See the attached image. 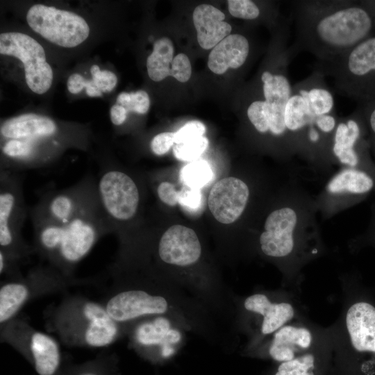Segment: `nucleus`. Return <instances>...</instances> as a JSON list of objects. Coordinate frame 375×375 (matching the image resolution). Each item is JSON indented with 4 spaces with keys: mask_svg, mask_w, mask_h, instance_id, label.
Listing matches in <instances>:
<instances>
[{
    "mask_svg": "<svg viewBox=\"0 0 375 375\" xmlns=\"http://www.w3.org/2000/svg\"><path fill=\"white\" fill-rule=\"evenodd\" d=\"M295 39L290 47L331 62L371 36L375 19L364 1L303 0L291 3Z\"/></svg>",
    "mask_w": 375,
    "mask_h": 375,
    "instance_id": "f257e3e1",
    "label": "nucleus"
},
{
    "mask_svg": "<svg viewBox=\"0 0 375 375\" xmlns=\"http://www.w3.org/2000/svg\"><path fill=\"white\" fill-rule=\"evenodd\" d=\"M33 226L34 252L48 265L70 278H73L76 267L99 240L112 233L98 198L67 223H46Z\"/></svg>",
    "mask_w": 375,
    "mask_h": 375,
    "instance_id": "f03ea898",
    "label": "nucleus"
},
{
    "mask_svg": "<svg viewBox=\"0 0 375 375\" xmlns=\"http://www.w3.org/2000/svg\"><path fill=\"white\" fill-rule=\"evenodd\" d=\"M49 323L70 346L106 347L120 335V324L108 315L103 303L80 296L65 298L52 312Z\"/></svg>",
    "mask_w": 375,
    "mask_h": 375,
    "instance_id": "7ed1b4c3",
    "label": "nucleus"
},
{
    "mask_svg": "<svg viewBox=\"0 0 375 375\" xmlns=\"http://www.w3.org/2000/svg\"><path fill=\"white\" fill-rule=\"evenodd\" d=\"M315 69L332 78L341 95L362 104L374 102L375 34L331 62H317Z\"/></svg>",
    "mask_w": 375,
    "mask_h": 375,
    "instance_id": "20e7f679",
    "label": "nucleus"
},
{
    "mask_svg": "<svg viewBox=\"0 0 375 375\" xmlns=\"http://www.w3.org/2000/svg\"><path fill=\"white\" fill-rule=\"evenodd\" d=\"M23 172L0 169V251L21 262L35 253L22 231L28 210Z\"/></svg>",
    "mask_w": 375,
    "mask_h": 375,
    "instance_id": "39448f33",
    "label": "nucleus"
},
{
    "mask_svg": "<svg viewBox=\"0 0 375 375\" xmlns=\"http://www.w3.org/2000/svg\"><path fill=\"white\" fill-rule=\"evenodd\" d=\"M100 165L96 177L98 201L112 232L120 233L138 215L140 192L135 180L125 171L109 161Z\"/></svg>",
    "mask_w": 375,
    "mask_h": 375,
    "instance_id": "423d86ee",
    "label": "nucleus"
},
{
    "mask_svg": "<svg viewBox=\"0 0 375 375\" xmlns=\"http://www.w3.org/2000/svg\"><path fill=\"white\" fill-rule=\"evenodd\" d=\"M77 283L81 281L65 276L48 264L32 268L25 276L3 281L0 287L1 326L15 319L31 299Z\"/></svg>",
    "mask_w": 375,
    "mask_h": 375,
    "instance_id": "0eeeda50",
    "label": "nucleus"
},
{
    "mask_svg": "<svg viewBox=\"0 0 375 375\" xmlns=\"http://www.w3.org/2000/svg\"><path fill=\"white\" fill-rule=\"evenodd\" d=\"M97 199L96 177L88 174L73 185L44 193L28 210L33 226L65 224Z\"/></svg>",
    "mask_w": 375,
    "mask_h": 375,
    "instance_id": "6e6552de",
    "label": "nucleus"
},
{
    "mask_svg": "<svg viewBox=\"0 0 375 375\" xmlns=\"http://www.w3.org/2000/svg\"><path fill=\"white\" fill-rule=\"evenodd\" d=\"M1 326V340L17 350L38 375H58L61 369V353L53 337L15 318Z\"/></svg>",
    "mask_w": 375,
    "mask_h": 375,
    "instance_id": "1a4fd4ad",
    "label": "nucleus"
},
{
    "mask_svg": "<svg viewBox=\"0 0 375 375\" xmlns=\"http://www.w3.org/2000/svg\"><path fill=\"white\" fill-rule=\"evenodd\" d=\"M292 58L294 56L288 46L283 51L275 70L265 69L260 74L264 99L260 100L262 103L269 133L284 140L290 154L295 152L285 124V110L292 90L288 74V65Z\"/></svg>",
    "mask_w": 375,
    "mask_h": 375,
    "instance_id": "9d476101",
    "label": "nucleus"
},
{
    "mask_svg": "<svg viewBox=\"0 0 375 375\" xmlns=\"http://www.w3.org/2000/svg\"><path fill=\"white\" fill-rule=\"evenodd\" d=\"M26 20L34 31L62 47L72 48L79 45L90 33L88 23L78 15L42 4L31 7Z\"/></svg>",
    "mask_w": 375,
    "mask_h": 375,
    "instance_id": "9b49d317",
    "label": "nucleus"
},
{
    "mask_svg": "<svg viewBox=\"0 0 375 375\" xmlns=\"http://www.w3.org/2000/svg\"><path fill=\"white\" fill-rule=\"evenodd\" d=\"M0 53L22 61L26 84L33 92L42 94L49 90L53 71L43 47L35 40L19 32L3 33L0 35Z\"/></svg>",
    "mask_w": 375,
    "mask_h": 375,
    "instance_id": "f8f14e48",
    "label": "nucleus"
},
{
    "mask_svg": "<svg viewBox=\"0 0 375 375\" xmlns=\"http://www.w3.org/2000/svg\"><path fill=\"white\" fill-rule=\"evenodd\" d=\"M108 315L118 324L165 314L167 299L142 288H124L115 284L103 303Z\"/></svg>",
    "mask_w": 375,
    "mask_h": 375,
    "instance_id": "ddd939ff",
    "label": "nucleus"
},
{
    "mask_svg": "<svg viewBox=\"0 0 375 375\" xmlns=\"http://www.w3.org/2000/svg\"><path fill=\"white\" fill-rule=\"evenodd\" d=\"M302 226L299 209L287 203L273 210L266 218L264 231L259 238L264 254L273 258H283L294 250L295 235Z\"/></svg>",
    "mask_w": 375,
    "mask_h": 375,
    "instance_id": "4468645a",
    "label": "nucleus"
},
{
    "mask_svg": "<svg viewBox=\"0 0 375 375\" xmlns=\"http://www.w3.org/2000/svg\"><path fill=\"white\" fill-rule=\"evenodd\" d=\"M365 125L360 110L353 115L342 118L335 129L331 152L339 162L351 168L374 169L366 156V147L360 148Z\"/></svg>",
    "mask_w": 375,
    "mask_h": 375,
    "instance_id": "2eb2a0df",
    "label": "nucleus"
},
{
    "mask_svg": "<svg viewBox=\"0 0 375 375\" xmlns=\"http://www.w3.org/2000/svg\"><path fill=\"white\" fill-rule=\"evenodd\" d=\"M249 198L248 185L236 177H226L215 183L208 196V207L220 223L229 224L243 213Z\"/></svg>",
    "mask_w": 375,
    "mask_h": 375,
    "instance_id": "dca6fc26",
    "label": "nucleus"
},
{
    "mask_svg": "<svg viewBox=\"0 0 375 375\" xmlns=\"http://www.w3.org/2000/svg\"><path fill=\"white\" fill-rule=\"evenodd\" d=\"M158 253L165 263L185 267L198 261L201 246L194 230L183 225H173L162 235Z\"/></svg>",
    "mask_w": 375,
    "mask_h": 375,
    "instance_id": "f3484780",
    "label": "nucleus"
},
{
    "mask_svg": "<svg viewBox=\"0 0 375 375\" xmlns=\"http://www.w3.org/2000/svg\"><path fill=\"white\" fill-rule=\"evenodd\" d=\"M347 328L353 348L375 352V307L367 302L352 305L346 316Z\"/></svg>",
    "mask_w": 375,
    "mask_h": 375,
    "instance_id": "a211bd4d",
    "label": "nucleus"
},
{
    "mask_svg": "<svg viewBox=\"0 0 375 375\" xmlns=\"http://www.w3.org/2000/svg\"><path fill=\"white\" fill-rule=\"evenodd\" d=\"M224 19L225 15L211 5L203 3L195 8L192 19L201 48L213 49L230 35L232 27Z\"/></svg>",
    "mask_w": 375,
    "mask_h": 375,
    "instance_id": "6ab92c4d",
    "label": "nucleus"
},
{
    "mask_svg": "<svg viewBox=\"0 0 375 375\" xmlns=\"http://www.w3.org/2000/svg\"><path fill=\"white\" fill-rule=\"evenodd\" d=\"M59 131L58 124L53 119L34 113L23 114L7 119L0 128L1 137L6 140L52 139Z\"/></svg>",
    "mask_w": 375,
    "mask_h": 375,
    "instance_id": "aec40b11",
    "label": "nucleus"
},
{
    "mask_svg": "<svg viewBox=\"0 0 375 375\" xmlns=\"http://www.w3.org/2000/svg\"><path fill=\"white\" fill-rule=\"evenodd\" d=\"M249 51V41L245 36L229 35L212 49L208 67L216 74H223L229 68L238 69L246 62Z\"/></svg>",
    "mask_w": 375,
    "mask_h": 375,
    "instance_id": "412c9836",
    "label": "nucleus"
},
{
    "mask_svg": "<svg viewBox=\"0 0 375 375\" xmlns=\"http://www.w3.org/2000/svg\"><path fill=\"white\" fill-rule=\"evenodd\" d=\"M375 187V168L347 167L328 182L326 191L331 195L349 196L356 199L366 197Z\"/></svg>",
    "mask_w": 375,
    "mask_h": 375,
    "instance_id": "4be33fe9",
    "label": "nucleus"
},
{
    "mask_svg": "<svg viewBox=\"0 0 375 375\" xmlns=\"http://www.w3.org/2000/svg\"><path fill=\"white\" fill-rule=\"evenodd\" d=\"M244 308L263 316L262 333L270 334L285 322L290 320L294 314L292 306L288 303H274L269 301L262 294H255L247 297L244 303Z\"/></svg>",
    "mask_w": 375,
    "mask_h": 375,
    "instance_id": "5701e85b",
    "label": "nucleus"
},
{
    "mask_svg": "<svg viewBox=\"0 0 375 375\" xmlns=\"http://www.w3.org/2000/svg\"><path fill=\"white\" fill-rule=\"evenodd\" d=\"M311 342L312 335L307 328L286 326L275 333L269 347V355L277 361L291 360L294 358L297 351L308 348Z\"/></svg>",
    "mask_w": 375,
    "mask_h": 375,
    "instance_id": "b1692460",
    "label": "nucleus"
},
{
    "mask_svg": "<svg viewBox=\"0 0 375 375\" xmlns=\"http://www.w3.org/2000/svg\"><path fill=\"white\" fill-rule=\"evenodd\" d=\"M181 338L179 331L172 328L169 320L162 316L142 322L136 326L133 333L135 342L144 347L176 344Z\"/></svg>",
    "mask_w": 375,
    "mask_h": 375,
    "instance_id": "393cba45",
    "label": "nucleus"
},
{
    "mask_svg": "<svg viewBox=\"0 0 375 375\" xmlns=\"http://www.w3.org/2000/svg\"><path fill=\"white\" fill-rule=\"evenodd\" d=\"M174 45L170 39L163 37L156 40L152 53L147 59V68L149 78L153 81H160L171 76Z\"/></svg>",
    "mask_w": 375,
    "mask_h": 375,
    "instance_id": "a878e982",
    "label": "nucleus"
},
{
    "mask_svg": "<svg viewBox=\"0 0 375 375\" xmlns=\"http://www.w3.org/2000/svg\"><path fill=\"white\" fill-rule=\"evenodd\" d=\"M180 177L185 185L201 189L212 180L213 172L208 162L197 160L182 168Z\"/></svg>",
    "mask_w": 375,
    "mask_h": 375,
    "instance_id": "bb28decb",
    "label": "nucleus"
},
{
    "mask_svg": "<svg viewBox=\"0 0 375 375\" xmlns=\"http://www.w3.org/2000/svg\"><path fill=\"white\" fill-rule=\"evenodd\" d=\"M314 356L312 354H305L282 362L275 375H314Z\"/></svg>",
    "mask_w": 375,
    "mask_h": 375,
    "instance_id": "cd10ccee",
    "label": "nucleus"
},
{
    "mask_svg": "<svg viewBox=\"0 0 375 375\" xmlns=\"http://www.w3.org/2000/svg\"><path fill=\"white\" fill-rule=\"evenodd\" d=\"M208 140L204 136L194 138L173 147L174 156L179 160L192 161L198 158L208 146Z\"/></svg>",
    "mask_w": 375,
    "mask_h": 375,
    "instance_id": "c85d7f7f",
    "label": "nucleus"
},
{
    "mask_svg": "<svg viewBox=\"0 0 375 375\" xmlns=\"http://www.w3.org/2000/svg\"><path fill=\"white\" fill-rule=\"evenodd\" d=\"M117 104L123 106L127 112H135L144 115L149 110L150 100L148 94L144 90L135 92H122L117 98Z\"/></svg>",
    "mask_w": 375,
    "mask_h": 375,
    "instance_id": "c756f323",
    "label": "nucleus"
},
{
    "mask_svg": "<svg viewBox=\"0 0 375 375\" xmlns=\"http://www.w3.org/2000/svg\"><path fill=\"white\" fill-rule=\"evenodd\" d=\"M109 360L97 359L60 369L58 375H109Z\"/></svg>",
    "mask_w": 375,
    "mask_h": 375,
    "instance_id": "7c9ffc66",
    "label": "nucleus"
},
{
    "mask_svg": "<svg viewBox=\"0 0 375 375\" xmlns=\"http://www.w3.org/2000/svg\"><path fill=\"white\" fill-rule=\"evenodd\" d=\"M228 9L234 17L254 20L260 15V9L257 4L251 0H228Z\"/></svg>",
    "mask_w": 375,
    "mask_h": 375,
    "instance_id": "2f4dec72",
    "label": "nucleus"
},
{
    "mask_svg": "<svg viewBox=\"0 0 375 375\" xmlns=\"http://www.w3.org/2000/svg\"><path fill=\"white\" fill-rule=\"evenodd\" d=\"M83 88L89 97H102V92L99 90L92 79L87 80L79 74H72L67 81V90L72 94H78Z\"/></svg>",
    "mask_w": 375,
    "mask_h": 375,
    "instance_id": "473e14b6",
    "label": "nucleus"
},
{
    "mask_svg": "<svg viewBox=\"0 0 375 375\" xmlns=\"http://www.w3.org/2000/svg\"><path fill=\"white\" fill-rule=\"evenodd\" d=\"M90 73L97 88L101 92L111 91L117 83V78L113 72L108 70L101 71L97 65L92 66Z\"/></svg>",
    "mask_w": 375,
    "mask_h": 375,
    "instance_id": "72a5a7b5",
    "label": "nucleus"
},
{
    "mask_svg": "<svg viewBox=\"0 0 375 375\" xmlns=\"http://www.w3.org/2000/svg\"><path fill=\"white\" fill-rule=\"evenodd\" d=\"M205 132L206 127L202 122L197 120L190 121L174 133V142L181 144L201 137Z\"/></svg>",
    "mask_w": 375,
    "mask_h": 375,
    "instance_id": "f704fd0d",
    "label": "nucleus"
},
{
    "mask_svg": "<svg viewBox=\"0 0 375 375\" xmlns=\"http://www.w3.org/2000/svg\"><path fill=\"white\" fill-rule=\"evenodd\" d=\"M192 74V67L188 57L183 53L177 54L171 65V76L181 83L187 82Z\"/></svg>",
    "mask_w": 375,
    "mask_h": 375,
    "instance_id": "c9c22d12",
    "label": "nucleus"
},
{
    "mask_svg": "<svg viewBox=\"0 0 375 375\" xmlns=\"http://www.w3.org/2000/svg\"><path fill=\"white\" fill-rule=\"evenodd\" d=\"M178 203L190 211L198 210L202 204V194L200 189L185 185L179 190Z\"/></svg>",
    "mask_w": 375,
    "mask_h": 375,
    "instance_id": "e433bc0d",
    "label": "nucleus"
},
{
    "mask_svg": "<svg viewBox=\"0 0 375 375\" xmlns=\"http://www.w3.org/2000/svg\"><path fill=\"white\" fill-rule=\"evenodd\" d=\"M359 110L369 133V144L375 155V101L362 104Z\"/></svg>",
    "mask_w": 375,
    "mask_h": 375,
    "instance_id": "4c0bfd02",
    "label": "nucleus"
},
{
    "mask_svg": "<svg viewBox=\"0 0 375 375\" xmlns=\"http://www.w3.org/2000/svg\"><path fill=\"white\" fill-rule=\"evenodd\" d=\"M174 142V133L163 132L155 135L151 141L150 147L156 156L167 153Z\"/></svg>",
    "mask_w": 375,
    "mask_h": 375,
    "instance_id": "58836bf2",
    "label": "nucleus"
},
{
    "mask_svg": "<svg viewBox=\"0 0 375 375\" xmlns=\"http://www.w3.org/2000/svg\"><path fill=\"white\" fill-rule=\"evenodd\" d=\"M156 192L159 199L166 205L174 206L178 203L179 191L174 184L162 181L158 185Z\"/></svg>",
    "mask_w": 375,
    "mask_h": 375,
    "instance_id": "ea45409f",
    "label": "nucleus"
},
{
    "mask_svg": "<svg viewBox=\"0 0 375 375\" xmlns=\"http://www.w3.org/2000/svg\"><path fill=\"white\" fill-rule=\"evenodd\" d=\"M110 116L111 122L114 125L120 126L126 119L127 111L123 106L116 103L111 107Z\"/></svg>",
    "mask_w": 375,
    "mask_h": 375,
    "instance_id": "a19ab883",
    "label": "nucleus"
},
{
    "mask_svg": "<svg viewBox=\"0 0 375 375\" xmlns=\"http://www.w3.org/2000/svg\"><path fill=\"white\" fill-rule=\"evenodd\" d=\"M375 19V1H364Z\"/></svg>",
    "mask_w": 375,
    "mask_h": 375,
    "instance_id": "79ce46f5",
    "label": "nucleus"
},
{
    "mask_svg": "<svg viewBox=\"0 0 375 375\" xmlns=\"http://www.w3.org/2000/svg\"><path fill=\"white\" fill-rule=\"evenodd\" d=\"M372 228V233L373 234V235L374 236L375 238V210H374V217H373V220H372V224L370 226Z\"/></svg>",
    "mask_w": 375,
    "mask_h": 375,
    "instance_id": "37998d69",
    "label": "nucleus"
}]
</instances>
